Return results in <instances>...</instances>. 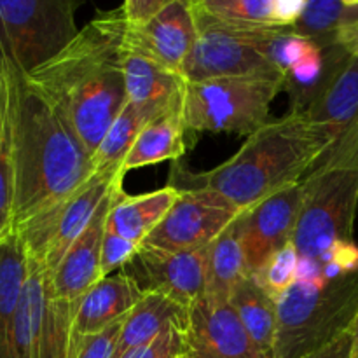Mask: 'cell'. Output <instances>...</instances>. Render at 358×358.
Masks as SVG:
<instances>
[{
    "mask_svg": "<svg viewBox=\"0 0 358 358\" xmlns=\"http://www.w3.org/2000/svg\"><path fill=\"white\" fill-rule=\"evenodd\" d=\"M189 310L163 294H143L122 322L114 358H124L129 352L149 345L171 327L185 329Z\"/></svg>",
    "mask_w": 358,
    "mask_h": 358,
    "instance_id": "19",
    "label": "cell"
},
{
    "mask_svg": "<svg viewBox=\"0 0 358 358\" xmlns=\"http://www.w3.org/2000/svg\"><path fill=\"white\" fill-rule=\"evenodd\" d=\"M142 297V290L122 271L101 278L77 301L73 341L124 320Z\"/></svg>",
    "mask_w": 358,
    "mask_h": 358,
    "instance_id": "17",
    "label": "cell"
},
{
    "mask_svg": "<svg viewBox=\"0 0 358 358\" xmlns=\"http://www.w3.org/2000/svg\"><path fill=\"white\" fill-rule=\"evenodd\" d=\"M206 252H166L142 245L138 254L121 271L143 294H163L180 306L191 308L206 296Z\"/></svg>",
    "mask_w": 358,
    "mask_h": 358,
    "instance_id": "11",
    "label": "cell"
},
{
    "mask_svg": "<svg viewBox=\"0 0 358 358\" xmlns=\"http://www.w3.org/2000/svg\"><path fill=\"white\" fill-rule=\"evenodd\" d=\"M124 171L110 175L93 173L69 199L42 210L13 229L20 234L28 257L42 262L49 273L55 271L63 255L91 222L105 196L115 184L124 180Z\"/></svg>",
    "mask_w": 358,
    "mask_h": 358,
    "instance_id": "9",
    "label": "cell"
},
{
    "mask_svg": "<svg viewBox=\"0 0 358 358\" xmlns=\"http://www.w3.org/2000/svg\"><path fill=\"white\" fill-rule=\"evenodd\" d=\"M13 128H10L9 86L0 72V238L13 231Z\"/></svg>",
    "mask_w": 358,
    "mask_h": 358,
    "instance_id": "29",
    "label": "cell"
},
{
    "mask_svg": "<svg viewBox=\"0 0 358 358\" xmlns=\"http://www.w3.org/2000/svg\"><path fill=\"white\" fill-rule=\"evenodd\" d=\"M303 358H352V338L348 332H345L338 339L329 343L327 346Z\"/></svg>",
    "mask_w": 358,
    "mask_h": 358,
    "instance_id": "36",
    "label": "cell"
},
{
    "mask_svg": "<svg viewBox=\"0 0 358 358\" xmlns=\"http://www.w3.org/2000/svg\"><path fill=\"white\" fill-rule=\"evenodd\" d=\"M28 278V254L16 231L0 238V358H6L14 318Z\"/></svg>",
    "mask_w": 358,
    "mask_h": 358,
    "instance_id": "26",
    "label": "cell"
},
{
    "mask_svg": "<svg viewBox=\"0 0 358 358\" xmlns=\"http://www.w3.org/2000/svg\"><path fill=\"white\" fill-rule=\"evenodd\" d=\"M358 14V0H306L290 30L317 44H336V35Z\"/></svg>",
    "mask_w": 358,
    "mask_h": 358,
    "instance_id": "28",
    "label": "cell"
},
{
    "mask_svg": "<svg viewBox=\"0 0 358 358\" xmlns=\"http://www.w3.org/2000/svg\"><path fill=\"white\" fill-rule=\"evenodd\" d=\"M178 187L166 185L140 196L122 192L115 199L107 219V229L133 243L143 245L150 233L166 217L178 198Z\"/></svg>",
    "mask_w": 358,
    "mask_h": 358,
    "instance_id": "21",
    "label": "cell"
},
{
    "mask_svg": "<svg viewBox=\"0 0 358 358\" xmlns=\"http://www.w3.org/2000/svg\"><path fill=\"white\" fill-rule=\"evenodd\" d=\"M336 138L338 133L315 124L306 114L289 112L247 136L226 163L189 178L196 182L194 187L213 189L240 210H247L301 184Z\"/></svg>",
    "mask_w": 358,
    "mask_h": 358,
    "instance_id": "3",
    "label": "cell"
},
{
    "mask_svg": "<svg viewBox=\"0 0 358 358\" xmlns=\"http://www.w3.org/2000/svg\"><path fill=\"white\" fill-rule=\"evenodd\" d=\"M358 310V243L341 241L301 259L297 280L278 299L275 358H303L348 332Z\"/></svg>",
    "mask_w": 358,
    "mask_h": 358,
    "instance_id": "4",
    "label": "cell"
},
{
    "mask_svg": "<svg viewBox=\"0 0 358 358\" xmlns=\"http://www.w3.org/2000/svg\"><path fill=\"white\" fill-rule=\"evenodd\" d=\"M122 322L124 320L115 322L103 331L87 334L73 341L72 358H114Z\"/></svg>",
    "mask_w": 358,
    "mask_h": 358,
    "instance_id": "33",
    "label": "cell"
},
{
    "mask_svg": "<svg viewBox=\"0 0 358 358\" xmlns=\"http://www.w3.org/2000/svg\"><path fill=\"white\" fill-rule=\"evenodd\" d=\"M182 100V93L177 94L170 100L156 101V103H128L122 107L115 121L105 133L103 140L98 145L96 152L93 154V168L94 173L110 175L122 171V163L126 156L131 150L133 143L138 138L142 129L149 124L152 119L166 112L173 105H177Z\"/></svg>",
    "mask_w": 358,
    "mask_h": 358,
    "instance_id": "18",
    "label": "cell"
},
{
    "mask_svg": "<svg viewBox=\"0 0 358 358\" xmlns=\"http://www.w3.org/2000/svg\"><path fill=\"white\" fill-rule=\"evenodd\" d=\"M122 182L115 184L98 206L86 229L79 234L51 275L52 294L59 299L79 301L94 283L101 280V245L107 219L115 199L122 194Z\"/></svg>",
    "mask_w": 358,
    "mask_h": 358,
    "instance_id": "14",
    "label": "cell"
},
{
    "mask_svg": "<svg viewBox=\"0 0 358 358\" xmlns=\"http://www.w3.org/2000/svg\"><path fill=\"white\" fill-rule=\"evenodd\" d=\"M301 255L296 245L290 241L271 255L254 276L259 285L276 301L296 283Z\"/></svg>",
    "mask_w": 358,
    "mask_h": 358,
    "instance_id": "30",
    "label": "cell"
},
{
    "mask_svg": "<svg viewBox=\"0 0 358 358\" xmlns=\"http://www.w3.org/2000/svg\"><path fill=\"white\" fill-rule=\"evenodd\" d=\"M215 20L247 30H290L303 10V0H196Z\"/></svg>",
    "mask_w": 358,
    "mask_h": 358,
    "instance_id": "20",
    "label": "cell"
},
{
    "mask_svg": "<svg viewBox=\"0 0 358 358\" xmlns=\"http://www.w3.org/2000/svg\"><path fill=\"white\" fill-rule=\"evenodd\" d=\"M301 205L303 184H296L241 210L236 229L250 275H255L275 252L292 241Z\"/></svg>",
    "mask_w": 358,
    "mask_h": 358,
    "instance_id": "12",
    "label": "cell"
},
{
    "mask_svg": "<svg viewBox=\"0 0 358 358\" xmlns=\"http://www.w3.org/2000/svg\"><path fill=\"white\" fill-rule=\"evenodd\" d=\"M303 205L292 243L301 259H317L341 241H353L358 166H325L303 182Z\"/></svg>",
    "mask_w": 358,
    "mask_h": 358,
    "instance_id": "8",
    "label": "cell"
},
{
    "mask_svg": "<svg viewBox=\"0 0 358 358\" xmlns=\"http://www.w3.org/2000/svg\"><path fill=\"white\" fill-rule=\"evenodd\" d=\"M140 248H142V245L133 243V241L126 240V238L105 229L103 245H101V278L115 275V273L121 271L122 268H126V266L135 259V255L138 254Z\"/></svg>",
    "mask_w": 358,
    "mask_h": 358,
    "instance_id": "32",
    "label": "cell"
},
{
    "mask_svg": "<svg viewBox=\"0 0 358 358\" xmlns=\"http://www.w3.org/2000/svg\"><path fill=\"white\" fill-rule=\"evenodd\" d=\"M336 44L341 45L346 52H355L358 49V14L350 23H346L336 35Z\"/></svg>",
    "mask_w": 358,
    "mask_h": 358,
    "instance_id": "37",
    "label": "cell"
},
{
    "mask_svg": "<svg viewBox=\"0 0 358 358\" xmlns=\"http://www.w3.org/2000/svg\"><path fill=\"white\" fill-rule=\"evenodd\" d=\"M178 198L159 226L143 241L145 247L166 252L206 248L241 210L226 196L208 187H178Z\"/></svg>",
    "mask_w": 358,
    "mask_h": 358,
    "instance_id": "10",
    "label": "cell"
},
{
    "mask_svg": "<svg viewBox=\"0 0 358 358\" xmlns=\"http://www.w3.org/2000/svg\"><path fill=\"white\" fill-rule=\"evenodd\" d=\"M168 2L170 0H126L119 9L129 28H138L156 17Z\"/></svg>",
    "mask_w": 358,
    "mask_h": 358,
    "instance_id": "35",
    "label": "cell"
},
{
    "mask_svg": "<svg viewBox=\"0 0 358 358\" xmlns=\"http://www.w3.org/2000/svg\"><path fill=\"white\" fill-rule=\"evenodd\" d=\"M198 37L180 76L185 83L226 77H278L285 73L271 62V44L280 30H247L222 23L192 0Z\"/></svg>",
    "mask_w": 358,
    "mask_h": 358,
    "instance_id": "7",
    "label": "cell"
},
{
    "mask_svg": "<svg viewBox=\"0 0 358 358\" xmlns=\"http://www.w3.org/2000/svg\"><path fill=\"white\" fill-rule=\"evenodd\" d=\"M180 358H269L241 325L227 299L205 296L189 308Z\"/></svg>",
    "mask_w": 358,
    "mask_h": 358,
    "instance_id": "13",
    "label": "cell"
},
{
    "mask_svg": "<svg viewBox=\"0 0 358 358\" xmlns=\"http://www.w3.org/2000/svg\"><path fill=\"white\" fill-rule=\"evenodd\" d=\"M185 131L180 100L142 129L122 163V171L128 173L149 164L182 157L185 152Z\"/></svg>",
    "mask_w": 358,
    "mask_h": 358,
    "instance_id": "24",
    "label": "cell"
},
{
    "mask_svg": "<svg viewBox=\"0 0 358 358\" xmlns=\"http://www.w3.org/2000/svg\"><path fill=\"white\" fill-rule=\"evenodd\" d=\"M128 30V28H126ZM122 72L128 101L133 103H156L170 100L182 93L184 79L140 51L124 35L122 42Z\"/></svg>",
    "mask_w": 358,
    "mask_h": 358,
    "instance_id": "23",
    "label": "cell"
},
{
    "mask_svg": "<svg viewBox=\"0 0 358 358\" xmlns=\"http://www.w3.org/2000/svg\"><path fill=\"white\" fill-rule=\"evenodd\" d=\"M278 77H226L182 87V119L187 131L250 136L268 124L269 107L282 93Z\"/></svg>",
    "mask_w": 358,
    "mask_h": 358,
    "instance_id": "5",
    "label": "cell"
},
{
    "mask_svg": "<svg viewBox=\"0 0 358 358\" xmlns=\"http://www.w3.org/2000/svg\"><path fill=\"white\" fill-rule=\"evenodd\" d=\"M126 28L121 9L100 14L59 55L24 76L69 122L91 157L128 103L122 72Z\"/></svg>",
    "mask_w": 358,
    "mask_h": 358,
    "instance_id": "1",
    "label": "cell"
},
{
    "mask_svg": "<svg viewBox=\"0 0 358 358\" xmlns=\"http://www.w3.org/2000/svg\"><path fill=\"white\" fill-rule=\"evenodd\" d=\"M238 219V217H236ZM247 259L238 236L236 220L208 245L206 252V296L229 301L231 292L248 278Z\"/></svg>",
    "mask_w": 358,
    "mask_h": 358,
    "instance_id": "27",
    "label": "cell"
},
{
    "mask_svg": "<svg viewBox=\"0 0 358 358\" xmlns=\"http://www.w3.org/2000/svg\"><path fill=\"white\" fill-rule=\"evenodd\" d=\"M348 334L352 338V358H358V310L353 322L348 327Z\"/></svg>",
    "mask_w": 358,
    "mask_h": 358,
    "instance_id": "38",
    "label": "cell"
},
{
    "mask_svg": "<svg viewBox=\"0 0 358 358\" xmlns=\"http://www.w3.org/2000/svg\"><path fill=\"white\" fill-rule=\"evenodd\" d=\"M184 350V329L171 327L149 345L129 352L124 358H180Z\"/></svg>",
    "mask_w": 358,
    "mask_h": 358,
    "instance_id": "34",
    "label": "cell"
},
{
    "mask_svg": "<svg viewBox=\"0 0 358 358\" xmlns=\"http://www.w3.org/2000/svg\"><path fill=\"white\" fill-rule=\"evenodd\" d=\"M28 280L34 287V358H72L77 301L52 294L51 275L37 259L28 257Z\"/></svg>",
    "mask_w": 358,
    "mask_h": 358,
    "instance_id": "16",
    "label": "cell"
},
{
    "mask_svg": "<svg viewBox=\"0 0 358 358\" xmlns=\"http://www.w3.org/2000/svg\"><path fill=\"white\" fill-rule=\"evenodd\" d=\"M304 114L315 124L331 128L338 136L353 121L358 114V49L348 52L336 66L327 84Z\"/></svg>",
    "mask_w": 358,
    "mask_h": 358,
    "instance_id": "22",
    "label": "cell"
},
{
    "mask_svg": "<svg viewBox=\"0 0 358 358\" xmlns=\"http://www.w3.org/2000/svg\"><path fill=\"white\" fill-rule=\"evenodd\" d=\"M229 304L255 345L269 358H275L278 301L269 296L254 276H248L231 292Z\"/></svg>",
    "mask_w": 358,
    "mask_h": 358,
    "instance_id": "25",
    "label": "cell"
},
{
    "mask_svg": "<svg viewBox=\"0 0 358 358\" xmlns=\"http://www.w3.org/2000/svg\"><path fill=\"white\" fill-rule=\"evenodd\" d=\"M135 48L175 73H180L194 48L198 24L192 0H170L147 24L126 30Z\"/></svg>",
    "mask_w": 358,
    "mask_h": 358,
    "instance_id": "15",
    "label": "cell"
},
{
    "mask_svg": "<svg viewBox=\"0 0 358 358\" xmlns=\"http://www.w3.org/2000/svg\"><path fill=\"white\" fill-rule=\"evenodd\" d=\"M318 44L315 41L303 37L299 34H294L292 30H280L273 38L271 62L283 73H287L301 58H304Z\"/></svg>",
    "mask_w": 358,
    "mask_h": 358,
    "instance_id": "31",
    "label": "cell"
},
{
    "mask_svg": "<svg viewBox=\"0 0 358 358\" xmlns=\"http://www.w3.org/2000/svg\"><path fill=\"white\" fill-rule=\"evenodd\" d=\"M9 86L13 128V229L65 201L94 173L93 157L59 112L23 73L2 70Z\"/></svg>",
    "mask_w": 358,
    "mask_h": 358,
    "instance_id": "2",
    "label": "cell"
},
{
    "mask_svg": "<svg viewBox=\"0 0 358 358\" xmlns=\"http://www.w3.org/2000/svg\"><path fill=\"white\" fill-rule=\"evenodd\" d=\"M73 0H0V58L28 76L63 51L80 28Z\"/></svg>",
    "mask_w": 358,
    "mask_h": 358,
    "instance_id": "6",
    "label": "cell"
}]
</instances>
